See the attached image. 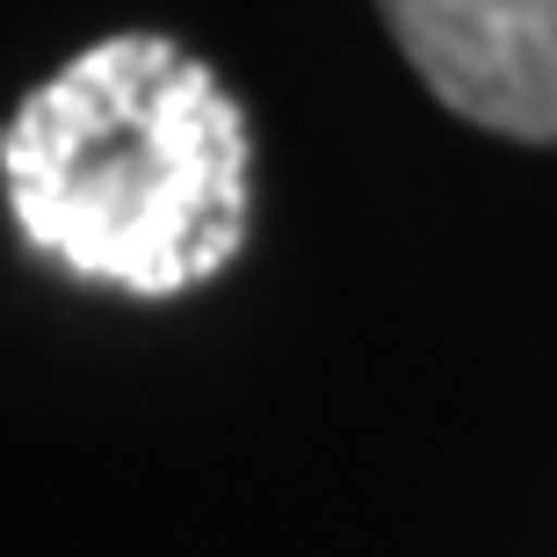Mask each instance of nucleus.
Masks as SVG:
<instances>
[{
  "instance_id": "nucleus-2",
  "label": "nucleus",
  "mask_w": 557,
  "mask_h": 557,
  "mask_svg": "<svg viewBox=\"0 0 557 557\" xmlns=\"http://www.w3.org/2000/svg\"><path fill=\"white\" fill-rule=\"evenodd\" d=\"M434 102L521 145H557V0H376Z\"/></svg>"
},
{
  "instance_id": "nucleus-1",
  "label": "nucleus",
  "mask_w": 557,
  "mask_h": 557,
  "mask_svg": "<svg viewBox=\"0 0 557 557\" xmlns=\"http://www.w3.org/2000/svg\"><path fill=\"white\" fill-rule=\"evenodd\" d=\"M22 239L81 283L182 297L247 247V109L160 29L59 65L0 138Z\"/></svg>"
}]
</instances>
